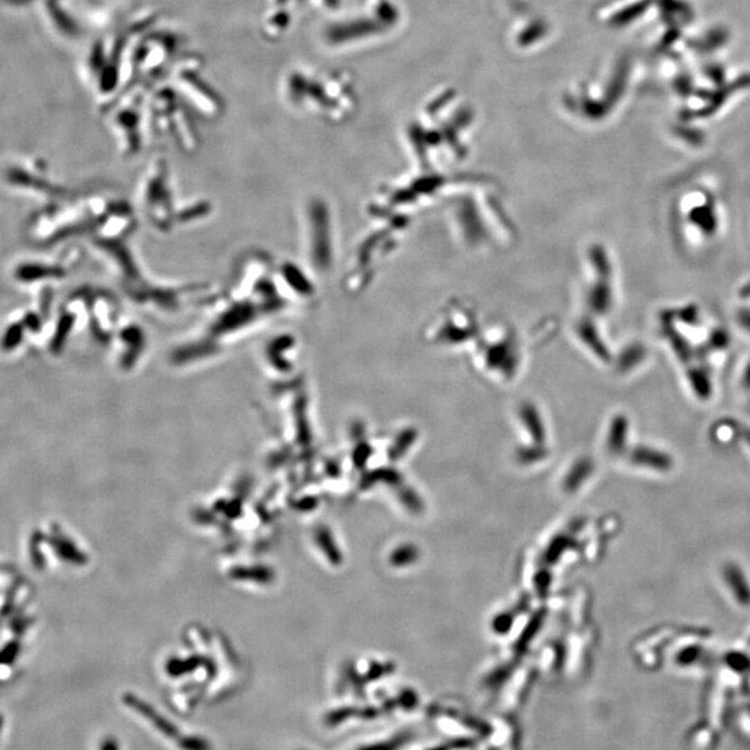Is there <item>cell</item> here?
Segmentation results:
<instances>
[{"label": "cell", "mask_w": 750, "mask_h": 750, "mask_svg": "<svg viewBox=\"0 0 750 750\" xmlns=\"http://www.w3.org/2000/svg\"><path fill=\"white\" fill-rule=\"evenodd\" d=\"M314 298L304 271L292 263H277L263 252L238 259L223 292H214L205 317L168 353L171 364L188 367L219 358L271 320Z\"/></svg>", "instance_id": "obj_1"}, {"label": "cell", "mask_w": 750, "mask_h": 750, "mask_svg": "<svg viewBox=\"0 0 750 750\" xmlns=\"http://www.w3.org/2000/svg\"><path fill=\"white\" fill-rule=\"evenodd\" d=\"M136 227L134 210L128 206L117 220L111 235L96 238L98 248L109 256L118 274L125 293L136 306L154 310L157 314H174L191 306H205L214 293L208 284L164 285L153 280L143 268L132 248Z\"/></svg>", "instance_id": "obj_2"}, {"label": "cell", "mask_w": 750, "mask_h": 750, "mask_svg": "<svg viewBox=\"0 0 750 750\" xmlns=\"http://www.w3.org/2000/svg\"><path fill=\"white\" fill-rule=\"evenodd\" d=\"M138 201L147 224L164 234L208 219L210 214V208L205 202L198 205L179 202L170 171L163 163L146 172L140 183Z\"/></svg>", "instance_id": "obj_3"}, {"label": "cell", "mask_w": 750, "mask_h": 750, "mask_svg": "<svg viewBox=\"0 0 750 750\" xmlns=\"http://www.w3.org/2000/svg\"><path fill=\"white\" fill-rule=\"evenodd\" d=\"M722 577L735 601L740 606H750V584L742 569L729 562L724 567Z\"/></svg>", "instance_id": "obj_4"}, {"label": "cell", "mask_w": 750, "mask_h": 750, "mask_svg": "<svg viewBox=\"0 0 750 750\" xmlns=\"http://www.w3.org/2000/svg\"><path fill=\"white\" fill-rule=\"evenodd\" d=\"M63 275H64V268L59 266H48V264H38V263L21 264L16 270V278L23 282H35L41 280L60 278Z\"/></svg>", "instance_id": "obj_5"}, {"label": "cell", "mask_w": 750, "mask_h": 750, "mask_svg": "<svg viewBox=\"0 0 750 750\" xmlns=\"http://www.w3.org/2000/svg\"><path fill=\"white\" fill-rule=\"evenodd\" d=\"M632 460L637 464L646 466L649 468H653V470L661 471V473L670 471L673 468L671 457L667 453L656 450V449L638 448L632 455Z\"/></svg>", "instance_id": "obj_6"}, {"label": "cell", "mask_w": 750, "mask_h": 750, "mask_svg": "<svg viewBox=\"0 0 750 750\" xmlns=\"http://www.w3.org/2000/svg\"><path fill=\"white\" fill-rule=\"evenodd\" d=\"M690 220L706 232H713L715 230V214L706 205L693 209L690 213Z\"/></svg>", "instance_id": "obj_7"}, {"label": "cell", "mask_w": 750, "mask_h": 750, "mask_svg": "<svg viewBox=\"0 0 750 750\" xmlns=\"http://www.w3.org/2000/svg\"><path fill=\"white\" fill-rule=\"evenodd\" d=\"M688 378H689V383H690L695 394L699 398L707 399L711 395V384H710V380H708V375L704 371L692 369L688 374Z\"/></svg>", "instance_id": "obj_8"}, {"label": "cell", "mask_w": 750, "mask_h": 750, "mask_svg": "<svg viewBox=\"0 0 750 750\" xmlns=\"http://www.w3.org/2000/svg\"><path fill=\"white\" fill-rule=\"evenodd\" d=\"M33 178H34V176L27 175L26 172L20 171V170H15V171H10L8 179H9L10 182L16 183V185H23V186H26V185H28V186H37V188H39L41 191H46V192H49V194H55L53 186H52V185H49L48 182H42V181H34Z\"/></svg>", "instance_id": "obj_9"}, {"label": "cell", "mask_w": 750, "mask_h": 750, "mask_svg": "<svg viewBox=\"0 0 750 750\" xmlns=\"http://www.w3.org/2000/svg\"><path fill=\"white\" fill-rule=\"evenodd\" d=\"M73 325H74V315L71 314H63L62 318L59 320V324H57V329H56V333H55V338L52 340V347L55 350L63 347V343L66 342L70 331L73 329Z\"/></svg>", "instance_id": "obj_10"}, {"label": "cell", "mask_w": 750, "mask_h": 750, "mask_svg": "<svg viewBox=\"0 0 750 750\" xmlns=\"http://www.w3.org/2000/svg\"><path fill=\"white\" fill-rule=\"evenodd\" d=\"M23 336H24V324L17 322V324L10 325L2 338V349L3 350L16 349L23 340Z\"/></svg>", "instance_id": "obj_11"}, {"label": "cell", "mask_w": 750, "mask_h": 750, "mask_svg": "<svg viewBox=\"0 0 750 750\" xmlns=\"http://www.w3.org/2000/svg\"><path fill=\"white\" fill-rule=\"evenodd\" d=\"M23 324L31 329H38L41 327V320L35 314H27Z\"/></svg>", "instance_id": "obj_12"}, {"label": "cell", "mask_w": 750, "mask_h": 750, "mask_svg": "<svg viewBox=\"0 0 750 750\" xmlns=\"http://www.w3.org/2000/svg\"><path fill=\"white\" fill-rule=\"evenodd\" d=\"M738 320L743 328L750 331V311L749 310H740L738 314Z\"/></svg>", "instance_id": "obj_13"}, {"label": "cell", "mask_w": 750, "mask_h": 750, "mask_svg": "<svg viewBox=\"0 0 750 750\" xmlns=\"http://www.w3.org/2000/svg\"><path fill=\"white\" fill-rule=\"evenodd\" d=\"M743 385H744V388L750 390V363L747 364V367H746V369L743 372Z\"/></svg>", "instance_id": "obj_14"}, {"label": "cell", "mask_w": 750, "mask_h": 750, "mask_svg": "<svg viewBox=\"0 0 750 750\" xmlns=\"http://www.w3.org/2000/svg\"><path fill=\"white\" fill-rule=\"evenodd\" d=\"M3 726H5V718H3V715H2V714H0V735H2Z\"/></svg>", "instance_id": "obj_15"}, {"label": "cell", "mask_w": 750, "mask_h": 750, "mask_svg": "<svg viewBox=\"0 0 750 750\" xmlns=\"http://www.w3.org/2000/svg\"><path fill=\"white\" fill-rule=\"evenodd\" d=\"M744 438H746V441H747V443H749V446H750V431H746V432H744Z\"/></svg>", "instance_id": "obj_16"}]
</instances>
